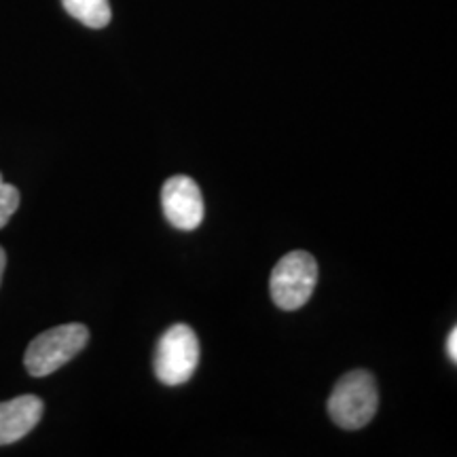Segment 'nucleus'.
Masks as SVG:
<instances>
[{
  "instance_id": "1",
  "label": "nucleus",
  "mask_w": 457,
  "mask_h": 457,
  "mask_svg": "<svg viewBox=\"0 0 457 457\" xmlns=\"http://www.w3.org/2000/svg\"><path fill=\"white\" fill-rule=\"evenodd\" d=\"M328 415L343 430H360L373 420L379 407L375 377L369 370H352L337 381L328 396Z\"/></svg>"
},
{
  "instance_id": "2",
  "label": "nucleus",
  "mask_w": 457,
  "mask_h": 457,
  "mask_svg": "<svg viewBox=\"0 0 457 457\" xmlns=\"http://www.w3.org/2000/svg\"><path fill=\"white\" fill-rule=\"evenodd\" d=\"M89 341V328L85 324H62L45 330L28 345L24 364L32 377H47L64 367L66 362L83 352Z\"/></svg>"
},
{
  "instance_id": "3",
  "label": "nucleus",
  "mask_w": 457,
  "mask_h": 457,
  "mask_svg": "<svg viewBox=\"0 0 457 457\" xmlns=\"http://www.w3.org/2000/svg\"><path fill=\"white\" fill-rule=\"evenodd\" d=\"M318 282V262L305 250H295L273 267L270 288L279 310L295 312L305 305Z\"/></svg>"
},
{
  "instance_id": "4",
  "label": "nucleus",
  "mask_w": 457,
  "mask_h": 457,
  "mask_svg": "<svg viewBox=\"0 0 457 457\" xmlns=\"http://www.w3.org/2000/svg\"><path fill=\"white\" fill-rule=\"evenodd\" d=\"M199 339L187 324H174L163 333L155 352V375L165 386H182L195 375Z\"/></svg>"
},
{
  "instance_id": "5",
  "label": "nucleus",
  "mask_w": 457,
  "mask_h": 457,
  "mask_svg": "<svg viewBox=\"0 0 457 457\" xmlns=\"http://www.w3.org/2000/svg\"><path fill=\"white\" fill-rule=\"evenodd\" d=\"M162 205L170 225L182 231H193L204 220L202 188L188 176H171L162 188Z\"/></svg>"
},
{
  "instance_id": "6",
  "label": "nucleus",
  "mask_w": 457,
  "mask_h": 457,
  "mask_svg": "<svg viewBox=\"0 0 457 457\" xmlns=\"http://www.w3.org/2000/svg\"><path fill=\"white\" fill-rule=\"evenodd\" d=\"M43 400L32 394L0 403V447L21 441L38 426L43 417Z\"/></svg>"
},
{
  "instance_id": "7",
  "label": "nucleus",
  "mask_w": 457,
  "mask_h": 457,
  "mask_svg": "<svg viewBox=\"0 0 457 457\" xmlns=\"http://www.w3.org/2000/svg\"><path fill=\"white\" fill-rule=\"evenodd\" d=\"M62 4H64L68 15L81 21L83 26L100 30V28L111 24L112 11L108 0H62Z\"/></svg>"
},
{
  "instance_id": "8",
  "label": "nucleus",
  "mask_w": 457,
  "mask_h": 457,
  "mask_svg": "<svg viewBox=\"0 0 457 457\" xmlns=\"http://www.w3.org/2000/svg\"><path fill=\"white\" fill-rule=\"evenodd\" d=\"M17 208H20V191L13 185H7L0 174V228L7 225Z\"/></svg>"
},
{
  "instance_id": "9",
  "label": "nucleus",
  "mask_w": 457,
  "mask_h": 457,
  "mask_svg": "<svg viewBox=\"0 0 457 457\" xmlns=\"http://www.w3.org/2000/svg\"><path fill=\"white\" fill-rule=\"evenodd\" d=\"M447 353L451 356V360H457V328H453L447 337Z\"/></svg>"
},
{
  "instance_id": "10",
  "label": "nucleus",
  "mask_w": 457,
  "mask_h": 457,
  "mask_svg": "<svg viewBox=\"0 0 457 457\" xmlns=\"http://www.w3.org/2000/svg\"><path fill=\"white\" fill-rule=\"evenodd\" d=\"M4 267H7V254H4L3 245H0V282H3V276H4Z\"/></svg>"
}]
</instances>
